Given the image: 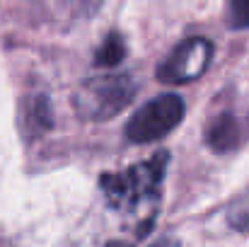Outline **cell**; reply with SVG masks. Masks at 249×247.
Wrapping results in <instances>:
<instances>
[{"label": "cell", "mask_w": 249, "mask_h": 247, "mask_svg": "<svg viewBox=\"0 0 249 247\" xmlns=\"http://www.w3.org/2000/svg\"><path fill=\"white\" fill-rule=\"evenodd\" d=\"M153 247H177V245H174L172 240H160V243H155Z\"/></svg>", "instance_id": "obj_10"}, {"label": "cell", "mask_w": 249, "mask_h": 247, "mask_svg": "<svg viewBox=\"0 0 249 247\" xmlns=\"http://www.w3.org/2000/svg\"><path fill=\"white\" fill-rule=\"evenodd\" d=\"M24 116H27V124H29V133H34V136H41V133H46V131H51L53 129V112H51V102H49V97L46 95H32L29 99H27V112H24Z\"/></svg>", "instance_id": "obj_6"}, {"label": "cell", "mask_w": 249, "mask_h": 247, "mask_svg": "<svg viewBox=\"0 0 249 247\" xmlns=\"http://www.w3.org/2000/svg\"><path fill=\"white\" fill-rule=\"evenodd\" d=\"M169 165V153L160 151L150 160L138 163L121 172H104L99 177V187L111 206L136 209L143 201H155L160 196L165 172Z\"/></svg>", "instance_id": "obj_1"}, {"label": "cell", "mask_w": 249, "mask_h": 247, "mask_svg": "<svg viewBox=\"0 0 249 247\" xmlns=\"http://www.w3.org/2000/svg\"><path fill=\"white\" fill-rule=\"evenodd\" d=\"M228 221L237 230H249V189L242 191L228 209Z\"/></svg>", "instance_id": "obj_8"}, {"label": "cell", "mask_w": 249, "mask_h": 247, "mask_svg": "<svg viewBox=\"0 0 249 247\" xmlns=\"http://www.w3.org/2000/svg\"><path fill=\"white\" fill-rule=\"evenodd\" d=\"M206 146L215 153H232L247 141V126L235 112H220L203 133Z\"/></svg>", "instance_id": "obj_5"}, {"label": "cell", "mask_w": 249, "mask_h": 247, "mask_svg": "<svg viewBox=\"0 0 249 247\" xmlns=\"http://www.w3.org/2000/svg\"><path fill=\"white\" fill-rule=\"evenodd\" d=\"M107 247H131V245H124V243H109Z\"/></svg>", "instance_id": "obj_11"}, {"label": "cell", "mask_w": 249, "mask_h": 247, "mask_svg": "<svg viewBox=\"0 0 249 247\" xmlns=\"http://www.w3.org/2000/svg\"><path fill=\"white\" fill-rule=\"evenodd\" d=\"M228 22L232 29H249V0L228 2Z\"/></svg>", "instance_id": "obj_9"}, {"label": "cell", "mask_w": 249, "mask_h": 247, "mask_svg": "<svg viewBox=\"0 0 249 247\" xmlns=\"http://www.w3.org/2000/svg\"><path fill=\"white\" fill-rule=\"evenodd\" d=\"M138 85L128 73L94 76L75 90L73 107L85 121H107L121 114L136 97Z\"/></svg>", "instance_id": "obj_2"}, {"label": "cell", "mask_w": 249, "mask_h": 247, "mask_svg": "<svg viewBox=\"0 0 249 247\" xmlns=\"http://www.w3.org/2000/svg\"><path fill=\"white\" fill-rule=\"evenodd\" d=\"M184 119V99L179 95H158L150 102H145L126 124L124 133L131 143L136 146H145L153 141L165 138L167 133H172Z\"/></svg>", "instance_id": "obj_3"}, {"label": "cell", "mask_w": 249, "mask_h": 247, "mask_svg": "<svg viewBox=\"0 0 249 247\" xmlns=\"http://www.w3.org/2000/svg\"><path fill=\"white\" fill-rule=\"evenodd\" d=\"M124 56H126V44H124L121 34L111 32L104 37V41L94 51V66L97 68H114L124 61Z\"/></svg>", "instance_id": "obj_7"}, {"label": "cell", "mask_w": 249, "mask_h": 247, "mask_svg": "<svg viewBox=\"0 0 249 247\" xmlns=\"http://www.w3.org/2000/svg\"><path fill=\"white\" fill-rule=\"evenodd\" d=\"M213 41L206 37H189L179 41L158 66V80L167 85H186L198 80L213 61Z\"/></svg>", "instance_id": "obj_4"}]
</instances>
